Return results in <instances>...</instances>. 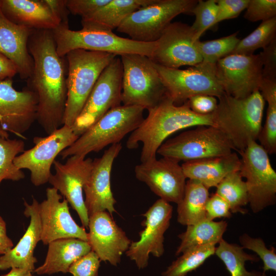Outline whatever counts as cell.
<instances>
[{
	"label": "cell",
	"instance_id": "cell-1",
	"mask_svg": "<svg viewBox=\"0 0 276 276\" xmlns=\"http://www.w3.org/2000/svg\"><path fill=\"white\" fill-rule=\"evenodd\" d=\"M34 67L28 88L38 99L36 121L47 134L63 125L67 100L66 67L51 30H34L28 42Z\"/></svg>",
	"mask_w": 276,
	"mask_h": 276
},
{
	"label": "cell",
	"instance_id": "cell-2",
	"mask_svg": "<svg viewBox=\"0 0 276 276\" xmlns=\"http://www.w3.org/2000/svg\"><path fill=\"white\" fill-rule=\"evenodd\" d=\"M148 114L129 136L126 147L136 149L143 144L141 163L156 158L157 151L170 135L181 129L201 125L214 126L213 114L202 115L193 111L187 102L176 105L167 96Z\"/></svg>",
	"mask_w": 276,
	"mask_h": 276
},
{
	"label": "cell",
	"instance_id": "cell-3",
	"mask_svg": "<svg viewBox=\"0 0 276 276\" xmlns=\"http://www.w3.org/2000/svg\"><path fill=\"white\" fill-rule=\"evenodd\" d=\"M212 113L214 126L228 138L239 154L258 139L262 125L265 101L259 90L244 98L225 93L218 98Z\"/></svg>",
	"mask_w": 276,
	"mask_h": 276
},
{
	"label": "cell",
	"instance_id": "cell-4",
	"mask_svg": "<svg viewBox=\"0 0 276 276\" xmlns=\"http://www.w3.org/2000/svg\"><path fill=\"white\" fill-rule=\"evenodd\" d=\"M116 56L83 49L72 50L65 55L67 93L63 125H73L100 74Z\"/></svg>",
	"mask_w": 276,
	"mask_h": 276
},
{
	"label": "cell",
	"instance_id": "cell-5",
	"mask_svg": "<svg viewBox=\"0 0 276 276\" xmlns=\"http://www.w3.org/2000/svg\"><path fill=\"white\" fill-rule=\"evenodd\" d=\"M58 55L63 57L70 51L83 49L105 52L121 56L137 54L150 58L155 48V42H143L124 38L111 30L93 27H82L74 31L68 24L61 23L52 31Z\"/></svg>",
	"mask_w": 276,
	"mask_h": 276
},
{
	"label": "cell",
	"instance_id": "cell-6",
	"mask_svg": "<svg viewBox=\"0 0 276 276\" xmlns=\"http://www.w3.org/2000/svg\"><path fill=\"white\" fill-rule=\"evenodd\" d=\"M144 110L140 106L124 105L113 108L59 155L62 159L75 155L86 157L108 145L120 143L142 122Z\"/></svg>",
	"mask_w": 276,
	"mask_h": 276
},
{
	"label": "cell",
	"instance_id": "cell-7",
	"mask_svg": "<svg viewBox=\"0 0 276 276\" xmlns=\"http://www.w3.org/2000/svg\"><path fill=\"white\" fill-rule=\"evenodd\" d=\"M123 66L122 105L149 110L166 97V90L150 58L137 54L120 56Z\"/></svg>",
	"mask_w": 276,
	"mask_h": 276
},
{
	"label": "cell",
	"instance_id": "cell-8",
	"mask_svg": "<svg viewBox=\"0 0 276 276\" xmlns=\"http://www.w3.org/2000/svg\"><path fill=\"white\" fill-rule=\"evenodd\" d=\"M198 0H155L128 16L117 30L139 42H154L172 20L181 13L190 14Z\"/></svg>",
	"mask_w": 276,
	"mask_h": 276
},
{
	"label": "cell",
	"instance_id": "cell-9",
	"mask_svg": "<svg viewBox=\"0 0 276 276\" xmlns=\"http://www.w3.org/2000/svg\"><path fill=\"white\" fill-rule=\"evenodd\" d=\"M234 148L227 136L213 126H198L165 141L157 153L179 162L223 156Z\"/></svg>",
	"mask_w": 276,
	"mask_h": 276
},
{
	"label": "cell",
	"instance_id": "cell-10",
	"mask_svg": "<svg viewBox=\"0 0 276 276\" xmlns=\"http://www.w3.org/2000/svg\"><path fill=\"white\" fill-rule=\"evenodd\" d=\"M153 64L165 87L166 96L176 105L183 104L196 95H207L219 98L225 94L216 77V64L202 61L180 70Z\"/></svg>",
	"mask_w": 276,
	"mask_h": 276
},
{
	"label": "cell",
	"instance_id": "cell-11",
	"mask_svg": "<svg viewBox=\"0 0 276 276\" xmlns=\"http://www.w3.org/2000/svg\"><path fill=\"white\" fill-rule=\"evenodd\" d=\"M122 61L117 56L100 74L71 126L77 136L83 134L110 110L122 105Z\"/></svg>",
	"mask_w": 276,
	"mask_h": 276
},
{
	"label": "cell",
	"instance_id": "cell-12",
	"mask_svg": "<svg viewBox=\"0 0 276 276\" xmlns=\"http://www.w3.org/2000/svg\"><path fill=\"white\" fill-rule=\"evenodd\" d=\"M239 173L245 178L248 203L254 213L273 205L276 200V172L269 154L257 141L242 151Z\"/></svg>",
	"mask_w": 276,
	"mask_h": 276
},
{
	"label": "cell",
	"instance_id": "cell-13",
	"mask_svg": "<svg viewBox=\"0 0 276 276\" xmlns=\"http://www.w3.org/2000/svg\"><path fill=\"white\" fill-rule=\"evenodd\" d=\"M78 137L71 127L63 125L47 136H35L34 146L15 157L14 164L19 169L30 172V179L34 186L44 185L49 182L51 167L57 155Z\"/></svg>",
	"mask_w": 276,
	"mask_h": 276
},
{
	"label": "cell",
	"instance_id": "cell-14",
	"mask_svg": "<svg viewBox=\"0 0 276 276\" xmlns=\"http://www.w3.org/2000/svg\"><path fill=\"white\" fill-rule=\"evenodd\" d=\"M173 207L169 202L159 199L143 214L144 226L139 233L140 239L131 241L126 256L139 269L147 266L149 256L160 257L164 252V234L170 225Z\"/></svg>",
	"mask_w": 276,
	"mask_h": 276
},
{
	"label": "cell",
	"instance_id": "cell-15",
	"mask_svg": "<svg viewBox=\"0 0 276 276\" xmlns=\"http://www.w3.org/2000/svg\"><path fill=\"white\" fill-rule=\"evenodd\" d=\"M197 41L191 26L181 22H171L155 41L150 58L155 64L171 68L196 65L202 61L197 48Z\"/></svg>",
	"mask_w": 276,
	"mask_h": 276
},
{
	"label": "cell",
	"instance_id": "cell-16",
	"mask_svg": "<svg viewBox=\"0 0 276 276\" xmlns=\"http://www.w3.org/2000/svg\"><path fill=\"white\" fill-rule=\"evenodd\" d=\"M215 69L217 80L228 95L244 98L259 90L262 79L259 54H230L218 60Z\"/></svg>",
	"mask_w": 276,
	"mask_h": 276
},
{
	"label": "cell",
	"instance_id": "cell-17",
	"mask_svg": "<svg viewBox=\"0 0 276 276\" xmlns=\"http://www.w3.org/2000/svg\"><path fill=\"white\" fill-rule=\"evenodd\" d=\"M90 158L75 155L67 157L64 164L55 160V170L49 182L60 193L77 213L83 227L88 228L89 216L83 195V187L87 181L93 167Z\"/></svg>",
	"mask_w": 276,
	"mask_h": 276
},
{
	"label": "cell",
	"instance_id": "cell-18",
	"mask_svg": "<svg viewBox=\"0 0 276 276\" xmlns=\"http://www.w3.org/2000/svg\"><path fill=\"white\" fill-rule=\"evenodd\" d=\"M38 99L28 88L13 86L12 79L0 81V128L22 137L36 121Z\"/></svg>",
	"mask_w": 276,
	"mask_h": 276
},
{
	"label": "cell",
	"instance_id": "cell-19",
	"mask_svg": "<svg viewBox=\"0 0 276 276\" xmlns=\"http://www.w3.org/2000/svg\"><path fill=\"white\" fill-rule=\"evenodd\" d=\"M179 163L167 157L141 163L134 168L135 177L160 199L178 204L182 198L187 178Z\"/></svg>",
	"mask_w": 276,
	"mask_h": 276
},
{
	"label": "cell",
	"instance_id": "cell-20",
	"mask_svg": "<svg viewBox=\"0 0 276 276\" xmlns=\"http://www.w3.org/2000/svg\"><path fill=\"white\" fill-rule=\"evenodd\" d=\"M55 188L46 189V198L39 204L41 222V241L44 245L62 238H77L88 241L83 226L72 218L68 203Z\"/></svg>",
	"mask_w": 276,
	"mask_h": 276
},
{
	"label": "cell",
	"instance_id": "cell-21",
	"mask_svg": "<svg viewBox=\"0 0 276 276\" xmlns=\"http://www.w3.org/2000/svg\"><path fill=\"white\" fill-rule=\"evenodd\" d=\"M122 148L120 143L112 145L101 157L93 161L89 177L83 187L84 203L88 216L107 211L112 217L116 212V200L111 189L110 175L113 162Z\"/></svg>",
	"mask_w": 276,
	"mask_h": 276
},
{
	"label": "cell",
	"instance_id": "cell-22",
	"mask_svg": "<svg viewBox=\"0 0 276 276\" xmlns=\"http://www.w3.org/2000/svg\"><path fill=\"white\" fill-rule=\"evenodd\" d=\"M88 242L101 261L117 266L128 250L131 241L107 212L89 216Z\"/></svg>",
	"mask_w": 276,
	"mask_h": 276
},
{
	"label": "cell",
	"instance_id": "cell-23",
	"mask_svg": "<svg viewBox=\"0 0 276 276\" xmlns=\"http://www.w3.org/2000/svg\"><path fill=\"white\" fill-rule=\"evenodd\" d=\"M37 200L33 198L32 204L24 200V215L30 218V223L25 234L17 244L0 256V270L13 268L33 272L37 259L34 255L35 248L41 241V222Z\"/></svg>",
	"mask_w": 276,
	"mask_h": 276
},
{
	"label": "cell",
	"instance_id": "cell-24",
	"mask_svg": "<svg viewBox=\"0 0 276 276\" xmlns=\"http://www.w3.org/2000/svg\"><path fill=\"white\" fill-rule=\"evenodd\" d=\"M0 10L11 22L32 30L52 31L61 24L45 0H1Z\"/></svg>",
	"mask_w": 276,
	"mask_h": 276
},
{
	"label": "cell",
	"instance_id": "cell-25",
	"mask_svg": "<svg viewBox=\"0 0 276 276\" xmlns=\"http://www.w3.org/2000/svg\"><path fill=\"white\" fill-rule=\"evenodd\" d=\"M33 30L14 24L0 10V53L15 64L23 80H28L33 70V59L28 48L29 38Z\"/></svg>",
	"mask_w": 276,
	"mask_h": 276
},
{
	"label": "cell",
	"instance_id": "cell-26",
	"mask_svg": "<svg viewBox=\"0 0 276 276\" xmlns=\"http://www.w3.org/2000/svg\"><path fill=\"white\" fill-rule=\"evenodd\" d=\"M187 178L199 181L209 189L216 187L230 173L239 171L241 159L235 152L184 162L181 165Z\"/></svg>",
	"mask_w": 276,
	"mask_h": 276
},
{
	"label": "cell",
	"instance_id": "cell-27",
	"mask_svg": "<svg viewBox=\"0 0 276 276\" xmlns=\"http://www.w3.org/2000/svg\"><path fill=\"white\" fill-rule=\"evenodd\" d=\"M43 263L33 272L39 275L68 272L70 266L91 250L88 241L62 238L49 243Z\"/></svg>",
	"mask_w": 276,
	"mask_h": 276
},
{
	"label": "cell",
	"instance_id": "cell-28",
	"mask_svg": "<svg viewBox=\"0 0 276 276\" xmlns=\"http://www.w3.org/2000/svg\"><path fill=\"white\" fill-rule=\"evenodd\" d=\"M155 0H110L95 13L81 18L82 27L117 29L130 14Z\"/></svg>",
	"mask_w": 276,
	"mask_h": 276
},
{
	"label": "cell",
	"instance_id": "cell-29",
	"mask_svg": "<svg viewBox=\"0 0 276 276\" xmlns=\"http://www.w3.org/2000/svg\"><path fill=\"white\" fill-rule=\"evenodd\" d=\"M227 224L226 221H214L206 218L196 223L187 226L185 232L179 234L181 242L175 255L199 247L216 245L223 239Z\"/></svg>",
	"mask_w": 276,
	"mask_h": 276
},
{
	"label": "cell",
	"instance_id": "cell-30",
	"mask_svg": "<svg viewBox=\"0 0 276 276\" xmlns=\"http://www.w3.org/2000/svg\"><path fill=\"white\" fill-rule=\"evenodd\" d=\"M209 189L199 181H186L184 194L177 204V221L190 225L206 219L205 204L209 198Z\"/></svg>",
	"mask_w": 276,
	"mask_h": 276
},
{
	"label": "cell",
	"instance_id": "cell-31",
	"mask_svg": "<svg viewBox=\"0 0 276 276\" xmlns=\"http://www.w3.org/2000/svg\"><path fill=\"white\" fill-rule=\"evenodd\" d=\"M25 151L22 140L10 139L8 133L0 128V183L3 180L18 181L25 174L14 164L15 157Z\"/></svg>",
	"mask_w": 276,
	"mask_h": 276
},
{
	"label": "cell",
	"instance_id": "cell-32",
	"mask_svg": "<svg viewBox=\"0 0 276 276\" xmlns=\"http://www.w3.org/2000/svg\"><path fill=\"white\" fill-rule=\"evenodd\" d=\"M218 244L215 254L222 261L231 276H264L259 272L248 271L245 267L247 261H259L256 256L247 254L242 247L228 243L223 239Z\"/></svg>",
	"mask_w": 276,
	"mask_h": 276
},
{
	"label": "cell",
	"instance_id": "cell-33",
	"mask_svg": "<svg viewBox=\"0 0 276 276\" xmlns=\"http://www.w3.org/2000/svg\"><path fill=\"white\" fill-rule=\"evenodd\" d=\"M216 188V193L227 202L231 213H246L242 207L248 203L247 189L239 171L227 175Z\"/></svg>",
	"mask_w": 276,
	"mask_h": 276
},
{
	"label": "cell",
	"instance_id": "cell-34",
	"mask_svg": "<svg viewBox=\"0 0 276 276\" xmlns=\"http://www.w3.org/2000/svg\"><path fill=\"white\" fill-rule=\"evenodd\" d=\"M216 245H210L188 250L182 253L162 273L163 276H186L200 266L215 254Z\"/></svg>",
	"mask_w": 276,
	"mask_h": 276
},
{
	"label": "cell",
	"instance_id": "cell-35",
	"mask_svg": "<svg viewBox=\"0 0 276 276\" xmlns=\"http://www.w3.org/2000/svg\"><path fill=\"white\" fill-rule=\"evenodd\" d=\"M276 39V17L262 21L250 34L240 39L232 54L251 55Z\"/></svg>",
	"mask_w": 276,
	"mask_h": 276
},
{
	"label": "cell",
	"instance_id": "cell-36",
	"mask_svg": "<svg viewBox=\"0 0 276 276\" xmlns=\"http://www.w3.org/2000/svg\"><path fill=\"white\" fill-rule=\"evenodd\" d=\"M238 32L220 38L197 41V48L200 54L202 62L216 64L220 59L231 54L235 49L240 39Z\"/></svg>",
	"mask_w": 276,
	"mask_h": 276
},
{
	"label": "cell",
	"instance_id": "cell-37",
	"mask_svg": "<svg viewBox=\"0 0 276 276\" xmlns=\"http://www.w3.org/2000/svg\"><path fill=\"white\" fill-rule=\"evenodd\" d=\"M262 96L268 106L265 122L258 140L268 154H273L276 153V90H267Z\"/></svg>",
	"mask_w": 276,
	"mask_h": 276
},
{
	"label": "cell",
	"instance_id": "cell-38",
	"mask_svg": "<svg viewBox=\"0 0 276 276\" xmlns=\"http://www.w3.org/2000/svg\"><path fill=\"white\" fill-rule=\"evenodd\" d=\"M217 12L216 0H198L191 11L195 16L191 27L195 32L196 40H199L205 31L215 26Z\"/></svg>",
	"mask_w": 276,
	"mask_h": 276
},
{
	"label": "cell",
	"instance_id": "cell-39",
	"mask_svg": "<svg viewBox=\"0 0 276 276\" xmlns=\"http://www.w3.org/2000/svg\"><path fill=\"white\" fill-rule=\"evenodd\" d=\"M240 242L243 248L251 250L257 253L263 262V272L268 270L276 271V254L273 247H266L264 241L261 238H253L246 234L240 237Z\"/></svg>",
	"mask_w": 276,
	"mask_h": 276
},
{
	"label": "cell",
	"instance_id": "cell-40",
	"mask_svg": "<svg viewBox=\"0 0 276 276\" xmlns=\"http://www.w3.org/2000/svg\"><path fill=\"white\" fill-rule=\"evenodd\" d=\"M244 18L251 22L267 20L276 17L275 0H249Z\"/></svg>",
	"mask_w": 276,
	"mask_h": 276
},
{
	"label": "cell",
	"instance_id": "cell-41",
	"mask_svg": "<svg viewBox=\"0 0 276 276\" xmlns=\"http://www.w3.org/2000/svg\"><path fill=\"white\" fill-rule=\"evenodd\" d=\"M101 260L93 250L74 262L68 272L73 276H98Z\"/></svg>",
	"mask_w": 276,
	"mask_h": 276
},
{
	"label": "cell",
	"instance_id": "cell-42",
	"mask_svg": "<svg viewBox=\"0 0 276 276\" xmlns=\"http://www.w3.org/2000/svg\"><path fill=\"white\" fill-rule=\"evenodd\" d=\"M249 0H216L218 12L215 25L238 17L246 9Z\"/></svg>",
	"mask_w": 276,
	"mask_h": 276
},
{
	"label": "cell",
	"instance_id": "cell-43",
	"mask_svg": "<svg viewBox=\"0 0 276 276\" xmlns=\"http://www.w3.org/2000/svg\"><path fill=\"white\" fill-rule=\"evenodd\" d=\"M110 0H66L70 13L81 18L89 16L108 3Z\"/></svg>",
	"mask_w": 276,
	"mask_h": 276
},
{
	"label": "cell",
	"instance_id": "cell-44",
	"mask_svg": "<svg viewBox=\"0 0 276 276\" xmlns=\"http://www.w3.org/2000/svg\"><path fill=\"white\" fill-rule=\"evenodd\" d=\"M205 209L206 218L210 220L232 216L227 202L216 193L208 198Z\"/></svg>",
	"mask_w": 276,
	"mask_h": 276
},
{
	"label": "cell",
	"instance_id": "cell-45",
	"mask_svg": "<svg viewBox=\"0 0 276 276\" xmlns=\"http://www.w3.org/2000/svg\"><path fill=\"white\" fill-rule=\"evenodd\" d=\"M262 64V78L276 80V39L259 54Z\"/></svg>",
	"mask_w": 276,
	"mask_h": 276
},
{
	"label": "cell",
	"instance_id": "cell-46",
	"mask_svg": "<svg viewBox=\"0 0 276 276\" xmlns=\"http://www.w3.org/2000/svg\"><path fill=\"white\" fill-rule=\"evenodd\" d=\"M190 108L194 112L202 115L212 113L216 109L218 101L216 97L207 95H198L187 101Z\"/></svg>",
	"mask_w": 276,
	"mask_h": 276
},
{
	"label": "cell",
	"instance_id": "cell-47",
	"mask_svg": "<svg viewBox=\"0 0 276 276\" xmlns=\"http://www.w3.org/2000/svg\"><path fill=\"white\" fill-rule=\"evenodd\" d=\"M16 74L18 70L15 64L0 53V81L12 79Z\"/></svg>",
	"mask_w": 276,
	"mask_h": 276
},
{
	"label": "cell",
	"instance_id": "cell-48",
	"mask_svg": "<svg viewBox=\"0 0 276 276\" xmlns=\"http://www.w3.org/2000/svg\"><path fill=\"white\" fill-rule=\"evenodd\" d=\"M61 21V24H68L69 11L66 7V0H45Z\"/></svg>",
	"mask_w": 276,
	"mask_h": 276
},
{
	"label": "cell",
	"instance_id": "cell-49",
	"mask_svg": "<svg viewBox=\"0 0 276 276\" xmlns=\"http://www.w3.org/2000/svg\"><path fill=\"white\" fill-rule=\"evenodd\" d=\"M14 246L12 241L9 237L0 238V255L6 254Z\"/></svg>",
	"mask_w": 276,
	"mask_h": 276
},
{
	"label": "cell",
	"instance_id": "cell-50",
	"mask_svg": "<svg viewBox=\"0 0 276 276\" xmlns=\"http://www.w3.org/2000/svg\"><path fill=\"white\" fill-rule=\"evenodd\" d=\"M1 276H36L32 274V272L26 270L13 268L7 273Z\"/></svg>",
	"mask_w": 276,
	"mask_h": 276
},
{
	"label": "cell",
	"instance_id": "cell-51",
	"mask_svg": "<svg viewBox=\"0 0 276 276\" xmlns=\"http://www.w3.org/2000/svg\"><path fill=\"white\" fill-rule=\"evenodd\" d=\"M8 236L7 234L6 223L3 218L0 216V238H6Z\"/></svg>",
	"mask_w": 276,
	"mask_h": 276
},
{
	"label": "cell",
	"instance_id": "cell-52",
	"mask_svg": "<svg viewBox=\"0 0 276 276\" xmlns=\"http://www.w3.org/2000/svg\"><path fill=\"white\" fill-rule=\"evenodd\" d=\"M1 0H0V6H1Z\"/></svg>",
	"mask_w": 276,
	"mask_h": 276
}]
</instances>
